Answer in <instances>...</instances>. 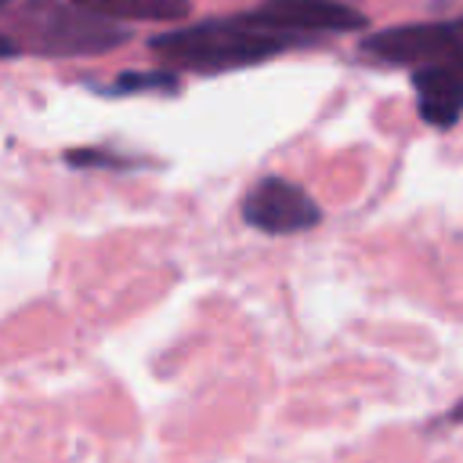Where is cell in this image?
<instances>
[{
  "mask_svg": "<svg viewBox=\"0 0 463 463\" xmlns=\"http://www.w3.org/2000/svg\"><path fill=\"white\" fill-rule=\"evenodd\" d=\"M257 11L279 33H286L297 47L311 43L315 36H326V33H347V29L365 25V18L340 0H268Z\"/></svg>",
  "mask_w": 463,
  "mask_h": 463,
  "instance_id": "obj_5",
  "label": "cell"
},
{
  "mask_svg": "<svg viewBox=\"0 0 463 463\" xmlns=\"http://www.w3.org/2000/svg\"><path fill=\"white\" fill-rule=\"evenodd\" d=\"M242 221L264 235H297L322 221L318 203L286 177H260L242 199Z\"/></svg>",
  "mask_w": 463,
  "mask_h": 463,
  "instance_id": "obj_4",
  "label": "cell"
},
{
  "mask_svg": "<svg viewBox=\"0 0 463 463\" xmlns=\"http://www.w3.org/2000/svg\"><path fill=\"white\" fill-rule=\"evenodd\" d=\"M286 47H297L286 33H279L260 11H246L239 18H213L188 29H170L152 40V51L174 69L221 72L264 61Z\"/></svg>",
  "mask_w": 463,
  "mask_h": 463,
  "instance_id": "obj_1",
  "label": "cell"
},
{
  "mask_svg": "<svg viewBox=\"0 0 463 463\" xmlns=\"http://www.w3.org/2000/svg\"><path fill=\"white\" fill-rule=\"evenodd\" d=\"M87 11H98L105 18H130V22H174L188 14V0H76Z\"/></svg>",
  "mask_w": 463,
  "mask_h": 463,
  "instance_id": "obj_7",
  "label": "cell"
},
{
  "mask_svg": "<svg viewBox=\"0 0 463 463\" xmlns=\"http://www.w3.org/2000/svg\"><path fill=\"white\" fill-rule=\"evenodd\" d=\"M127 29L112 18L87 11L76 0H7L4 11V51L33 54H98L119 47Z\"/></svg>",
  "mask_w": 463,
  "mask_h": 463,
  "instance_id": "obj_2",
  "label": "cell"
},
{
  "mask_svg": "<svg viewBox=\"0 0 463 463\" xmlns=\"http://www.w3.org/2000/svg\"><path fill=\"white\" fill-rule=\"evenodd\" d=\"M441 423H463V402H456V405L441 416Z\"/></svg>",
  "mask_w": 463,
  "mask_h": 463,
  "instance_id": "obj_9",
  "label": "cell"
},
{
  "mask_svg": "<svg viewBox=\"0 0 463 463\" xmlns=\"http://www.w3.org/2000/svg\"><path fill=\"white\" fill-rule=\"evenodd\" d=\"M362 51L387 65H438L463 58V22H427V25H394L362 43Z\"/></svg>",
  "mask_w": 463,
  "mask_h": 463,
  "instance_id": "obj_3",
  "label": "cell"
},
{
  "mask_svg": "<svg viewBox=\"0 0 463 463\" xmlns=\"http://www.w3.org/2000/svg\"><path fill=\"white\" fill-rule=\"evenodd\" d=\"M412 87L420 98V116L430 127L449 130L463 116V58L416 69Z\"/></svg>",
  "mask_w": 463,
  "mask_h": 463,
  "instance_id": "obj_6",
  "label": "cell"
},
{
  "mask_svg": "<svg viewBox=\"0 0 463 463\" xmlns=\"http://www.w3.org/2000/svg\"><path fill=\"white\" fill-rule=\"evenodd\" d=\"M112 94H141V90H177V76L174 72H123L112 87Z\"/></svg>",
  "mask_w": 463,
  "mask_h": 463,
  "instance_id": "obj_8",
  "label": "cell"
}]
</instances>
